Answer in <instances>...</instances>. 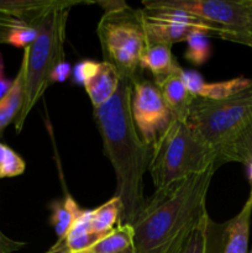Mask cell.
<instances>
[{
	"instance_id": "1",
	"label": "cell",
	"mask_w": 252,
	"mask_h": 253,
	"mask_svg": "<svg viewBox=\"0 0 252 253\" xmlns=\"http://www.w3.org/2000/svg\"><path fill=\"white\" fill-rule=\"evenodd\" d=\"M131 94L132 84L120 78L115 95L94 109L104 151L115 172V197L121 203L118 225H133L145 208L147 199L143 194V177L152 158V146L141 138L133 124Z\"/></svg>"
},
{
	"instance_id": "2",
	"label": "cell",
	"mask_w": 252,
	"mask_h": 253,
	"mask_svg": "<svg viewBox=\"0 0 252 253\" xmlns=\"http://www.w3.org/2000/svg\"><path fill=\"white\" fill-rule=\"evenodd\" d=\"M216 169L211 166L155 190L132 225L135 253H179L208 214L207 195Z\"/></svg>"
},
{
	"instance_id": "3",
	"label": "cell",
	"mask_w": 252,
	"mask_h": 253,
	"mask_svg": "<svg viewBox=\"0 0 252 253\" xmlns=\"http://www.w3.org/2000/svg\"><path fill=\"white\" fill-rule=\"evenodd\" d=\"M78 4L72 0H57L32 25L39 29L36 40L24 49L25 66L24 105L15 120L16 132H21L25 121L44 91L51 85V76L64 62L66 26L71 7Z\"/></svg>"
},
{
	"instance_id": "4",
	"label": "cell",
	"mask_w": 252,
	"mask_h": 253,
	"mask_svg": "<svg viewBox=\"0 0 252 253\" xmlns=\"http://www.w3.org/2000/svg\"><path fill=\"white\" fill-rule=\"evenodd\" d=\"M211 166L216 167L215 151L197 137L187 121L172 118L165 132L153 143L148 172L155 190H158Z\"/></svg>"
},
{
	"instance_id": "5",
	"label": "cell",
	"mask_w": 252,
	"mask_h": 253,
	"mask_svg": "<svg viewBox=\"0 0 252 253\" xmlns=\"http://www.w3.org/2000/svg\"><path fill=\"white\" fill-rule=\"evenodd\" d=\"M105 62L115 67L120 78L131 84L142 81L141 56L147 46L142 10L127 6L104 12L96 27Z\"/></svg>"
},
{
	"instance_id": "6",
	"label": "cell",
	"mask_w": 252,
	"mask_h": 253,
	"mask_svg": "<svg viewBox=\"0 0 252 253\" xmlns=\"http://www.w3.org/2000/svg\"><path fill=\"white\" fill-rule=\"evenodd\" d=\"M252 120V84L221 100L195 98L187 124L202 142L217 148Z\"/></svg>"
},
{
	"instance_id": "7",
	"label": "cell",
	"mask_w": 252,
	"mask_h": 253,
	"mask_svg": "<svg viewBox=\"0 0 252 253\" xmlns=\"http://www.w3.org/2000/svg\"><path fill=\"white\" fill-rule=\"evenodd\" d=\"M146 10L175 9L189 12L203 21L229 31L226 41L235 34L249 31L252 27L244 0H147Z\"/></svg>"
},
{
	"instance_id": "8",
	"label": "cell",
	"mask_w": 252,
	"mask_h": 253,
	"mask_svg": "<svg viewBox=\"0 0 252 253\" xmlns=\"http://www.w3.org/2000/svg\"><path fill=\"white\" fill-rule=\"evenodd\" d=\"M131 114L138 135L150 146H153L172 120V114L156 84L146 79L132 84Z\"/></svg>"
},
{
	"instance_id": "9",
	"label": "cell",
	"mask_w": 252,
	"mask_h": 253,
	"mask_svg": "<svg viewBox=\"0 0 252 253\" xmlns=\"http://www.w3.org/2000/svg\"><path fill=\"white\" fill-rule=\"evenodd\" d=\"M74 81L83 84L93 108L108 103L116 94L120 76L109 62H96L91 59L82 61L74 68Z\"/></svg>"
},
{
	"instance_id": "10",
	"label": "cell",
	"mask_w": 252,
	"mask_h": 253,
	"mask_svg": "<svg viewBox=\"0 0 252 253\" xmlns=\"http://www.w3.org/2000/svg\"><path fill=\"white\" fill-rule=\"evenodd\" d=\"M252 215V195L236 216L225 224H214V239L219 253H247Z\"/></svg>"
},
{
	"instance_id": "11",
	"label": "cell",
	"mask_w": 252,
	"mask_h": 253,
	"mask_svg": "<svg viewBox=\"0 0 252 253\" xmlns=\"http://www.w3.org/2000/svg\"><path fill=\"white\" fill-rule=\"evenodd\" d=\"M141 10H142V26L147 44L158 43L172 47L174 43L185 41L187 37L194 31H203L208 34V31H205L202 27L168 21V20L160 19V17L150 14L145 9Z\"/></svg>"
},
{
	"instance_id": "12",
	"label": "cell",
	"mask_w": 252,
	"mask_h": 253,
	"mask_svg": "<svg viewBox=\"0 0 252 253\" xmlns=\"http://www.w3.org/2000/svg\"><path fill=\"white\" fill-rule=\"evenodd\" d=\"M155 84L160 90L168 110L172 114V118L187 121L195 98L185 88L180 78V72Z\"/></svg>"
},
{
	"instance_id": "13",
	"label": "cell",
	"mask_w": 252,
	"mask_h": 253,
	"mask_svg": "<svg viewBox=\"0 0 252 253\" xmlns=\"http://www.w3.org/2000/svg\"><path fill=\"white\" fill-rule=\"evenodd\" d=\"M237 162L247 167L252 163V120L227 138L216 151V167Z\"/></svg>"
},
{
	"instance_id": "14",
	"label": "cell",
	"mask_w": 252,
	"mask_h": 253,
	"mask_svg": "<svg viewBox=\"0 0 252 253\" xmlns=\"http://www.w3.org/2000/svg\"><path fill=\"white\" fill-rule=\"evenodd\" d=\"M172 47L166 44H147L141 56V68L148 69L155 78V83L163 81L172 74L182 72V67L173 58Z\"/></svg>"
},
{
	"instance_id": "15",
	"label": "cell",
	"mask_w": 252,
	"mask_h": 253,
	"mask_svg": "<svg viewBox=\"0 0 252 253\" xmlns=\"http://www.w3.org/2000/svg\"><path fill=\"white\" fill-rule=\"evenodd\" d=\"M57 0H0V17L32 25Z\"/></svg>"
},
{
	"instance_id": "16",
	"label": "cell",
	"mask_w": 252,
	"mask_h": 253,
	"mask_svg": "<svg viewBox=\"0 0 252 253\" xmlns=\"http://www.w3.org/2000/svg\"><path fill=\"white\" fill-rule=\"evenodd\" d=\"M24 83H25V66L21 62L16 77L12 81V85L6 95L0 100V133L6 128L16 118L24 105Z\"/></svg>"
},
{
	"instance_id": "17",
	"label": "cell",
	"mask_w": 252,
	"mask_h": 253,
	"mask_svg": "<svg viewBox=\"0 0 252 253\" xmlns=\"http://www.w3.org/2000/svg\"><path fill=\"white\" fill-rule=\"evenodd\" d=\"M91 210H84L77 219L72 229L67 235V247L72 253H84L90 250L99 240L105 236H100L91 230Z\"/></svg>"
},
{
	"instance_id": "18",
	"label": "cell",
	"mask_w": 252,
	"mask_h": 253,
	"mask_svg": "<svg viewBox=\"0 0 252 253\" xmlns=\"http://www.w3.org/2000/svg\"><path fill=\"white\" fill-rule=\"evenodd\" d=\"M51 211V225L58 237L57 241H64L69 230L84 210L81 209L73 198L67 197L63 200H56L52 203Z\"/></svg>"
},
{
	"instance_id": "19",
	"label": "cell",
	"mask_w": 252,
	"mask_h": 253,
	"mask_svg": "<svg viewBox=\"0 0 252 253\" xmlns=\"http://www.w3.org/2000/svg\"><path fill=\"white\" fill-rule=\"evenodd\" d=\"M133 235L135 231L132 225H118L86 253H123L133 246Z\"/></svg>"
},
{
	"instance_id": "20",
	"label": "cell",
	"mask_w": 252,
	"mask_h": 253,
	"mask_svg": "<svg viewBox=\"0 0 252 253\" xmlns=\"http://www.w3.org/2000/svg\"><path fill=\"white\" fill-rule=\"evenodd\" d=\"M121 212V203L114 197L96 209L91 210V230L100 236H106L119 224Z\"/></svg>"
},
{
	"instance_id": "21",
	"label": "cell",
	"mask_w": 252,
	"mask_h": 253,
	"mask_svg": "<svg viewBox=\"0 0 252 253\" xmlns=\"http://www.w3.org/2000/svg\"><path fill=\"white\" fill-rule=\"evenodd\" d=\"M252 84V79L239 77L230 81L216 82V83H203L198 91L197 98L208 99V100H221L226 99L239 91L244 90Z\"/></svg>"
},
{
	"instance_id": "22",
	"label": "cell",
	"mask_w": 252,
	"mask_h": 253,
	"mask_svg": "<svg viewBox=\"0 0 252 253\" xmlns=\"http://www.w3.org/2000/svg\"><path fill=\"white\" fill-rule=\"evenodd\" d=\"M212 225L214 222L207 214L193 230L179 253H210L212 246Z\"/></svg>"
},
{
	"instance_id": "23",
	"label": "cell",
	"mask_w": 252,
	"mask_h": 253,
	"mask_svg": "<svg viewBox=\"0 0 252 253\" xmlns=\"http://www.w3.org/2000/svg\"><path fill=\"white\" fill-rule=\"evenodd\" d=\"M188 49L185 52V59L194 66H202L211 54L209 35L203 31H194L187 37Z\"/></svg>"
},
{
	"instance_id": "24",
	"label": "cell",
	"mask_w": 252,
	"mask_h": 253,
	"mask_svg": "<svg viewBox=\"0 0 252 253\" xmlns=\"http://www.w3.org/2000/svg\"><path fill=\"white\" fill-rule=\"evenodd\" d=\"M24 160L9 146L0 143V179L12 178L25 172Z\"/></svg>"
},
{
	"instance_id": "25",
	"label": "cell",
	"mask_w": 252,
	"mask_h": 253,
	"mask_svg": "<svg viewBox=\"0 0 252 253\" xmlns=\"http://www.w3.org/2000/svg\"><path fill=\"white\" fill-rule=\"evenodd\" d=\"M39 29L35 25H21L10 32L7 43L19 48H26L36 40Z\"/></svg>"
},
{
	"instance_id": "26",
	"label": "cell",
	"mask_w": 252,
	"mask_h": 253,
	"mask_svg": "<svg viewBox=\"0 0 252 253\" xmlns=\"http://www.w3.org/2000/svg\"><path fill=\"white\" fill-rule=\"evenodd\" d=\"M21 25H26L25 22L19 21V20L14 19H4L0 17V43H7L9 40L10 32L16 27L21 26Z\"/></svg>"
},
{
	"instance_id": "27",
	"label": "cell",
	"mask_w": 252,
	"mask_h": 253,
	"mask_svg": "<svg viewBox=\"0 0 252 253\" xmlns=\"http://www.w3.org/2000/svg\"><path fill=\"white\" fill-rule=\"evenodd\" d=\"M71 74V66L67 63L66 61L62 62L61 64L57 66V68L54 69L53 73L51 76V83H56V82H64Z\"/></svg>"
},
{
	"instance_id": "28",
	"label": "cell",
	"mask_w": 252,
	"mask_h": 253,
	"mask_svg": "<svg viewBox=\"0 0 252 253\" xmlns=\"http://www.w3.org/2000/svg\"><path fill=\"white\" fill-rule=\"evenodd\" d=\"M4 69V58H2V54L0 53V100L6 95L7 91L10 90V88H11L12 85V81H9V79L5 77Z\"/></svg>"
},
{
	"instance_id": "29",
	"label": "cell",
	"mask_w": 252,
	"mask_h": 253,
	"mask_svg": "<svg viewBox=\"0 0 252 253\" xmlns=\"http://www.w3.org/2000/svg\"><path fill=\"white\" fill-rule=\"evenodd\" d=\"M98 5H100L105 12L111 11H119V10L126 9L128 6L126 2L124 1H98Z\"/></svg>"
},
{
	"instance_id": "30",
	"label": "cell",
	"mask_w": 252,
	"mask_h": 253,
	"mask_svg": "<svg viewBox=\"0 0 252 253\" xmlns=\"http://www.w3.org/2000/svg\"><path fill=\"white\" fill-rule=\"evenodd\" d=\"M231 42H236V43L246 44V46L252 47V27L246 32H241V34H236L232 37Z\"/></svg>"
},
{
	"instance_id": "31",
	"label": "cell",
	"mask_w": 252,
	"mask_h": 253,
	"mask_svg": "<svg viewBox=\"0 0 252 253\" xmlns=\"http://www.w3.org/2000/svg\"><path fill=\"white\" fill-rule=\"evenodd\" d=\"M46 253H72L64 241H57Z\"/></svg>"
},
{
	"instance_id": "32",
	"label": "cell",
	"mask_w": 252,
	"mask_h": 253,
	"mask_svg": "<svg viewBox=\"0 0 252 253\" xmlns=\"http://www.w3.org/2000/svg\"><path fill=\"white\" fill-rule=\"evenodd\" d=\"M244 2H245V6H246L247 9V15H249L250 22H251L252 25V0H244Z\"/></svg>"
},
{
	"instance_id": "33",
	"label": "cell",
	"mask_w": 252,
	"mask_h": 253,
	"mask_svg": "<svg viewBox=\"0 0 252 253\" xmlns=\"http://www.w3.org/2000/svg\"><path fill=\"white\" fill-rule=\"evenodd\" d=\"M15 242H16V241L9 239V237L5 236V235L2 234L1 231H0V244H1V245H12V244H15Z\"/></svg>"
},
{
	"instance_id": "34",
	"label": "cell",
	"mask_w": 252,
	"mask_h": 253,
	"mask_svg": "<svg viewBox=\"0 0 252 253\" xmlns=\"http://www.w3.org/2000/svg\"><path fill=\"white\" fill-rule=\"evenodd\" d=\"M247 173H249V180L251 183V192H250V195H252V163L247 166Z\"/></svg>"
},
{
	"instance_id": "35",
	"label": "cell",
	"mask_w": 252,
	"mask_h": 253,
	"mask_svg": "<svg viewBox=\"0 0 252 253\" xmlns=\"http://www.w3.org/2000/svg\"><path fill=\"white\" fill-rule=\"evenodd\" d=\"M123 253H135V251H133V249H132V247H131V249L126 250V251L123 252Z\"/></svg>"
},
{
	"instance_id": "36",
	"label": "cell",
	"mask_w": 252,
	"mask_h": 253,
	"mask_svg": "<svg viewBox=\"0 0 252 253\" xmlns=\"http://www.w3.org/2000/svg\"><path fill=\"white\" fill-rule=\"evenodd\" d=\"M84 253H86V252H84Z\"/></svg>"
}]
</instances>
